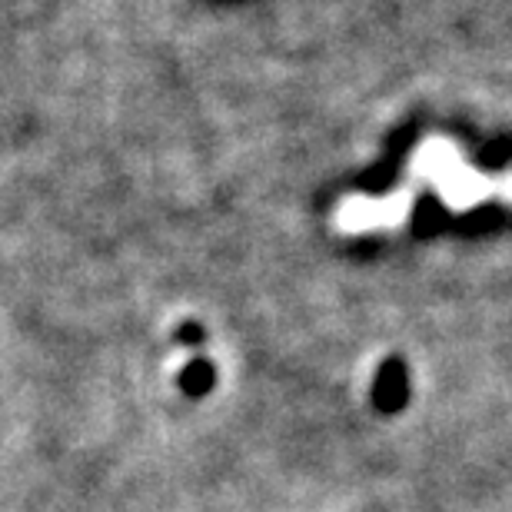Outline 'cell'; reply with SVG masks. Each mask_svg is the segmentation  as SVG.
Returning a JSON list of instances; mask_svg holds the SVG:
<instances>
[{
  "mask_svg": "<svg viewBox=\"0 0 512 512\" xmlns=\"http://www.w3.org/2000/svg\"><path fill=\"white\" fill-rule=\"evenodd\" d=\"M409 177L423 187H433L446 210L466 213L489 200L512 203V170L483 173L469 163L453 140L426 137L409 157Z\"/></svg>",
  "mask_w": 512,
  "mask_h": 512,
  "instance_id": "1",
  "label": "cell"
},
{
  "mask_svg": "<svg viewBox=\"0 0 512 512\" xmlns=\"http://www.w3.org/2000/svg\"><path fill=\"white\" fill-rule=\"evenodd\" d=\"M416 207V190L413 187H399L386 197H346L336 207V230L340 233H376V230H399L406 227L409 213Z\"/></svg>",
  "mask_w": 512,
  "mask_h": 512,
  "instance_id": "2",
  "label": "cell"
}]
</instances>
